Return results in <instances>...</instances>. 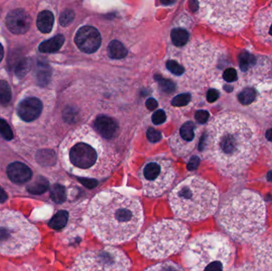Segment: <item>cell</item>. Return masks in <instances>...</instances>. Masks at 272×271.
I'll return each instance as SVG.
<instances>
[{
  "mask_svg": "<svg viewBox=\"0 0 272 271\" xmlns=\"http://www.w3.org/2000/svg\"><path fill=\"white\" fill-rule=\"evenodd\" d=\"M210 157L221 173H242L256 157L259 138L253 123L239 114H223L210 127Z\"/></svg>",
  "mask_w": 272,
  "mask_h": 271,
  "instance_id": "obj_1",
  "label": "cell"
},
{
  "mask_svg": "<svg viewBox=\"0 0 272 271\" xmlns=\"http://www.w3.org/2000/svg\"><path fill=\"white\" fill-rule=\"evenodd\" d=\"M86 218L100 240L118 244L138 234L143 225V209L136 197L114 190L102 191L91 201Z\"/></svg>",
  "mask_w": 272,
  "mask_h": 271,
  "instance_id": "obj_2",
  "label": "cell"
},
{
  "mask_svg": "<svg viewBox=\"0 0 272 271\" xmlns=\"http://www.w3.org/2000/svg\"><path fill=\"white\" fill-rule=\"evenodd\" d=\"M218 222L232 238L249 243L258 238L265 225V203L259 194L244 190L224 201Z\"/></svg>",
  "mask_w": 272,
  "mask_h": 271,
  "instance_id": "obj_3",
  "label": "cell"
},
{
  "mask_svg": "<svg viewBox=\"0 0 272 271\" xmlns=\"http://www.w3.org/2000/svg\"><path fill=\"white\" fill-rule=\"evenodd\" d=\"M219 194L215 186L201 177H190L178 184L170 194V204L178 218L198 221L213 214Z\"/></svg>",
  "mask_w": 272,
  "mask_h": 271,
  "instance_id": "obj_4",
  "label": "cell"
},
{
  "mask_svg": "<svg viewBox=\"0 0 272 271\" xmlns=\"http://www.w3.org/2000/svg\"><path fill=\"white\" fill-rule=\"evenodd\" d=\"M230 241L220 233L200 235L187 244L183 253L190 271H224L233 258Z\"/></svg>",
  "mask_w": 272,
  "mask_h": 271,
  "instance_id": "obj_5",
  "label": "cell"
},
{
  "mask_svg": "<svg viewBox=\"0 0 272 271\" xmlns=\"http://www.w3.org/2000/svg\"><path fill=\"white\" fill-rule=\"evenodd\" d=\"M189 235V228L184 223L175 220H163L141 235L138 248L147 258L162 259L179 252Z\"/></svg>",
  "mask_w": 272,
  "mask_h": 271,
  "instance_id": "obj_6",
  "label": "cell"
},
{
  "mask_svg": "<svg viewBox=\"0 0 272 271\" xmlns=\"http://www.w3.org/2000/svg\"><path fill=\"white\" fill-rule=\"evenodd\" d=\"M40 233L19 212L0 210V254L20 256L39 243Z\"/></svg>",
  "mask_w": 272,
  "mask_h": 271,
  "instance_id": "obj_7",
  "label": "cell"
},
{
  "mask_svg": "<svg viewBox=\"0 0 272 271\" xmlns=\"http://www.w3.org/2000/svg\"><path fill=\"white\" fill-rule=\"evenodd\" d=\"M209 18L221 31L237 32L247 24L255 2L253 1L209 2Z\"/></svg>",
  "mask_w": 272,
  "mask_h": 271,
  "instance_id": "obj_8",
  "label": "cell"
},
{
  "mask_svg": "<svg viewBox=\"0 0 272 271\" xmlns=\"http://www.w3.org/2000/svg\"><path fill=\"white\" fill-rule=\"evenodd\" d=\"M131 261L116 247H106L81 254L70 271H129Z\"/></svg>",
  "mask_w": 272,
  "mask_h": 271,
  "instance_id": "obj_9",
  "label": "cell"
},
{
  "mask_svg": "<svg viewBox=\"0 0 272 271\" xmlns=\"http://www.w3.org/2000/svg\"><path fill=\"white\" fill-rule=\"evenodd\" d=\"M174 177V171L168 162L147 163L141 176L144 194L152 197L161 196L170 187Z\"/></svg>",
  "mask_w": 272,
  "mask_h": 271,
  "instance_id": "obj_10",
  "label": "cell"
},
{
  "mask_svg": "<svg viewBox=\"0 0 272 271\" xmlns=\"http://www.w3.org/2000/svg\"><path fill=\"white\" fill-rule=\"evenodd\" d=\"M69 162L74 168L81 170H88L97 162V152L92 146L85 142L75 144L68 153Z\"/></svg>",
  "mask_w": 272,
  "mask_h": 271,
  "instance_id": "obj_11",
  "label": "cell"
},
{
  "mask_svg": "<svg viewBox=\"0 0 272 271\" xmlns=\"http://www.w3.org/2000/svg\"><path fill=\"white\" fill-rule=\"evenodd\" d=\"M74 41L82 52L92 53L96 52L101 46V34L93 26H82L76 34Z\"/></svg>",
  "mask_w": 272,
  "mask_h": 271,
  "instance_id": "obj_12",
  "label": "cell"
},
{
  "mask_svg": "<svg viewBox=\"0 0 272 271\" xmlns=\"http://www.w3.org/2000/svg\"><path fill=\"white\" fill-rule=\"evenodd\" d=\"M255 32L263 43H272V2L259 11L255 20Z\"/></svg>",
  "mask_w": 272,
  "mask_h": 271,
  "instance_id": "obj_13",
  "label": "cell"
},
{
  "mask_svg": "<svg viewBox=\"0 0 272 271\" xmlns=\"http://www.w3.org/2000/svg\"><path fill=\"white\" fill-rule=\"evenodd\" d=\"M31 17L23 9L11 11L6 17V25L11 33L23 34L27 33L31 26Z\"/></svg>",
  "mask_w": 272,
  "mask_h": 271,
  "instance_id": "obj_14",
  "label": "cell"
},
{
  "mask_svg": "<svg viewBox=\"0 0 272 271\" xmlns=\"http://www.w3.org/2000/svg\"><path fill=\"white\" fill-rule=\"evenodd\" d=\"M42 103L36 97H28L20 102L18 114L20 118L26 122L35 120L42 113Z\"/></svg>",
  "mask_w": 272,
  "mask_h": 271,
  "instance_id": "obj_15",
  "label": "cell"
},
{
  "mask_svg": "<svg viewBox=\"0 0 272 271\" xmlns=\"http://www.w3.org/2000/svg\"><path fill=\"white\" fill-rule=\"evenodd\" d=\"M7 173L11 182L16 184L29 182L33 174L30 167L18 162H13L7 166Z\"/></svg>",
  "mask_w": 272,
  "mask_h": 271,
  "instance_id": "obj_16",
  "label": "cell"
},
{
  "mask_svg": "<svg viewBox=\"0 0 272 271\" xmlns=\"http://www.w3.org/2000/svg\"><path fill=\"white\" fill-rule=\"evenodd\" d=\"M94 127L98 133L105 138H112L117 129L116 122L112 118L106 116H98L95 120Z\"/></svg>",
  "mask_w": 272,
  "mask_h": 271,
  "instance_id": "obj_17",
  "label": "cell"
},
{
  "mask_svg": "<svg viewBox=\"0 0 272 271\" xmlns=\"http://www.w3.org/2000/svg\"><path fill=\"white\" fill-rule=\"evenodd\" d=\"M255 261L263 264L272 265V242H263L257 246L255 250Z\"/></svg>",
  "mask_w": 272,
  "mask_h": 271,
  "instance_id": "obj_18",
  "label": "cell"
},
{
  "mask_svg": "<svg viewBox=\"0 0 272 271\" xmlns=\"http://www.w3.org/2000/svg\"><path fill=\"white\" fill-rule=\"evenodd\" d=\"M54 23V16L50 11H43L38 14L37 26L42 33L48 34L52 31Z\"/></svg>",
  "mask_w": 272,
  "mask_h": 271,
  "instance_id": "obj_19",
  "label": "cell"
},
{
  "mask_svg": "<svg viewBox=\"0 0 272 271\" xmlns=\"http://www.w3.org/2000/svg\"><path fill=\"white\" fill-rule=\"evenodd\" d=\"M65 42L63 35H57L51 39L45 41L40 44L38 50L41 52H55L62 48Z\"/></svg>",
  "mask_w": 272,
  "mask_h": 271,
  "instance_id": "obj_20",
  "label": "cell"
},
{
  "mask_svg": "<svg viewBox=\"0 0 272 271\" xmlns=\"http://www.w3.org/2000/svg\"><path fill=\"white\" fill-rule=\"evenodd\" d=\"M108 54L112 59H123L127 55V49L117 40H113L108 46Z\"/></svg>",
  "mask_w": 272,
  "mask_h": 271,
  "instance_id": "obj_21",
  "label": "cell"
},
{
  "mask_svg": "<svg viewBox=\"0 0 272 271\" xmlns=\"http://www.w3.org/2000/svg\"><path fill=\"white\" fill-rule=\"evenodd\" d=\"M50 184L48 180L43 177H37L32 183L27 186V191L33 195H41L48 189Z\"/></svg>",
  "mask_w": 272,
  "mask_h": 271,
  "instance_id": "obj_22",
  "label": "cell"
},
{
  "mask_svg": "<svg viewBox=\"0 0 272 271\" xmlns=\"http://www.w3.org/2000/svg\"><path fill=\"white\" fill-rule=\"evenodd\" d=\"M258 92L254 87H248L241 90L238 95V100L244 106L252 104L258 98Z\"/></svg>",
  "mask_w": 272,
  "mask_h": 271,
  "instance_id": "obj_23",
  "label": "cell"
},
{
  "mask_svg": "<svg viewBox=\"0 0 272 271\" xmlns=\"http://www.w3.org/2000/svg\"><path fill=\"white\" fill-rule=\"evenodd\" d=\"M256 63V58L250 52H243L239 56V68L243 72H248L249 70L253 69Z\"/></svg>",
  "mask_w": 272,
  "mask_h": 271,
  "instance_id": "obj_24",
  "label": "cell"
},
{
  "mask_svg": "<svg viewBox=\"0 0 272 271\" xmlns=\"http://www.w3.org/2000/svg\"><path fill=\"white\" fill-rule=\"evenodd\" d=\"M68 213L65 210H61L57 212L51 219L49 225L54 230H61L66 225L68 222Z\"/></svg>",
  "mask_w": 272,
  "mask_h": 271,
  "instance_id": "obj_25",
  "label": "cell"
},
{
  "mask_svg": "<svg viewBox=\"0 0 272 271\" xmlns=\"http://www.w3.org/2000/svg\"><path fill=\"white\" fill-rule=\"evenodd\" d=\"M172 42L176 46H183L187 43L189 40V33L182 28L173 29L171 31Z\"/></svg>",
  "mask_w": 272,
  "mask_h": 271,
  "instance_id": "obj_26",
  "label": "cell"
},
{
  "mask_svg": "<svg viewBox=\"0 0 272 271\" xmlns=\"http://www.w3.org/2000/svg\"><path fill=\"white\" fill-rule=\"evenodd\" d=\"M37 161L42 166H53L56 162V155L53 151L42 150L37 153Z\"/></svg>",
  "mask_w": 272,
  "mask_h": 271,
  "instance_id": "obj_27",
  "label": "cell"
},
{
  "mask_svg": "<svg viewBox=\"0 0 272 271\" xmlns=\"http://www.w3.org/2000/svg\"><path fill=\"white\" fill-rule=\"evenodd\" d=\"M51 198L55 203H62L66 200V188L62 185L55 184L51 189Z\"/></svg>",
  "mask_w": 272,
  "mask_h": 271,
  "instance_id": "obj_28",
  "label": "cell"
},
{
  "mask_svg": "<svg viewBox=\"0 0 272 271\" xmlns=\"http://www.w3.org/2000/svg\"><path fill=\"white\" fill-rule=\"evenodd\" d=\"M231 271H272V265L255 262V264L246 263L241 267L233 268Z\"/></svg>",
  "mask_w": 272,
  "mask_h": 271,
  "instance_id": "obj_29",
  "label": "cell"
},
{
  "mask_svg": "<svg viewBox=\"0 0 272 271\" xmlns=\"http://www.w3.org/2000/svg\"><path fill=\"white\" fill-rule=\"evenodd\" d=\"M11 100V89L6 81H0V104L7 105Z\"/></svg>",
  "mask_w": 272,
  "mask_h": 271,
  "instance_id": "obj_30",
  "label": "cell"
},
{
  "mask_svg": "<svg viewBox=\"0 0 272 271\" xmlns=\"http://www.w3.org/2000/svg\"><path fill=\"white\" fill-rule=\"evenodd\" d=\"M145 271H184L179 266L172 262H165L150 267Z\"/></svg>",
  "mask_w": 272,
  "mask_h": 271,
  "instance_id": "obj_31",
  "label": "cell"
},
{
  "mask_svg": "<svg viewBox=\"0 0 272 271\" xmlns=\"http://www.w3.org/2000/svg\"><path fill=\"white\" fill-rule=\"evenodd\" d=\"M31 68V60L28 57L23 58L17 65L16 68V74L18 78L22 79L30 72Z\"/></svg>",
  "mask_w": 272,
  "mask_h": 271,
  "instance_id": "obj_32",
  "label": "cell"
},
{
  "mask_svg": "<svg viewBox=\"0 0 272 271\" xmlns=\"http://www.w3.org/2000/svg\"><path fill=\"white\" fill-rule=\"evenodd\" d=\"M180 135L182 139L191 142L194 138V124L192 122H187L182 125L180 129Z\"/></svg>",
  "mask_w": 272,
  "mask_h": 271,
  "instance_id": "obj_33",
  "label": "cell"
},
{
  "mask_svg": "<svg viewBox=\"0 0 272 271\" xmlns=\"http://www.w3.org/2000/svg\"><path fill=\"white\" fill-rule=\"evenodd\" d=\"M154 79L164 92H169L170 93V92H173L175 90V85L171 81L163 78V77L158 76V75L154 76Z\"/></svg>",
  "mask_w": 272,
  "mask_h": 271,
  "instance_id": "obj_34",
  "label": "cell"
},
{
  "mask_svg": "<svg viewBox=\"0 0 272 271\" xmlns=\"http://www.w3.org/2000/svg\"><path fill=\"white\" fill-rule=\"evenodd\" d=\"M0 134L7 141L12 139L14 137L9 124L2 119H0Z\"/></svg>",
  "mask_w": 272,
  "mask_h": 271,
  "instance_id": "obj_35",
  "label": "cell"
},
{
  "mask_svg": "<svg viewBox=\"0 0 272 271\" xmlns=\"http://www.w3.org/2000/svg\"><path fill=\"white\" fill-rule=\"evenodd\" d=\"M74 19V12L70 9H66L60 16V24L62 26H67Z\"/></svg>",
  "mask_w": 272,
  "mask_h": 271,
  "instance_id": "obj_36",
  "label": "cell"
},
{
  "mask_svg": "<svg viewBox=\"0 0 272 271\" xmlns=\"http://www.w3.org/2000/svg\"><path fill=\"white\" fill-rule=\"evenodd\" d=\"M167 68H168L170 72H171L173 74L176 76H181L185 72V69L181 65L177 62V61H173V60H170L167 62Z\"/></svg>",
  "mask_w": 272,
  "mask_h": 271,
  "instance_id": "obj_37",
  "label": "cell"
},
{
  "mask_svg": "<svg viewBox=\"0 0 272 271\" xmlns=\"http://www.w3.org/2000/svg\"><path fill=\"white\" fill-rule=\"evenodd\" d=\"M191 96L189 94H180L172 100V105L174 107H183L190 102Z\"/></svg>",
  "mask_w": 272,
  "mask_h": 271,
  "instance_id": "obj_38",
  "label": "cell"
},
{
  "mask_svg": "<svg viewBox=\"0 0 272 271\" xmlns=\"http://www.w3.org/2000/svg\"><path fill=\"white\" fill-rule=\"evenodd\" d=\"M238 74L235 68H228L223 72V79L228 83H234L237 81Z\"/></svg>",
  "mask_w": 272,
  "mask_h": 271,
  "instance_id": "obj_39",
  "label": "cell"
},
{
  "mask_svg": "<svg viewBox=\"0 0 272 271\" xmlns=\"http://www.w3.org/2000/svg\"><path fill=\"white\" fill-rule=\"evenodd\" d=\"M152 122L155 125H160L167 119V115L163 110L156 111L152 116Z\"/></svg>",
  "mask_w": 272,
  "mask_h": 271,
  "instance_id": "obj_40",
  "label": "cell"
},
{
  "mask_svg": "<svg viewBox=\"0 0 272 271\" xmlns=\"http://www.w3.org/2000/svg\"><path fill=\"white\" fill-rule=\"evenodd\" d=\"M147 137L150 142H157L162 138V134L154 128H149L147 132Z\"/></svg>",
  "mask_w": 272,
  "mask_h": 271,
  "instance_id": "obj_41",
  "label": "cell"
},
{
  "mask_svg": "<svg viewBox=\"0 0 272 271\" xmlns=\"http://www.w3.org/2000/svg\"><path fill=\"white\" fill-rule=\"evenodd\" d=\"M209 113L207 111L204 110H199L198 112H196L195 119L196 120L198 121L200 123L204 124L207 121L209 120Z\"/></svg>",
  "mask_w": 272,
  "mask_h": 271,
  "instance_id": "obj_42",
  "label": "cell"
},
{
  "mask_svg": "<svg viewBox=\"0 0 272 271\" xmlns=\"http://www.w3.org/2000/svg\"><path fill=\"white\" fill-rule=\"evenodd\" d=\"M220 92L217 89H209L207 92V101L209 103H214L219 98Z\"/></svg>",
  "mask_w": 272,
  "mask_h": 271,
  "instance_id": "obj_43",
  "label": "cell"
},
{
  "mask_svg": "<svg viewBox=\"0 0 272 271\" xmlns=\"http://www.w3.org/2000/svg\"><path fill=\"white\" fill-rule=\"evenodd\" d=\"M200 164V158L198 156H193L191 157L189 162H188L187 165V169L188 170L193 171L195 170L196 169L198 168Z\"/></svg>",
  "mask_w": 272,
  "mask_h": 271,
  "instance_id": "obj_44",
  "label": "cell"
},
{
  "mask_svg": "<svg viewBox=\"0 0 272 271\" xmlns=\"http://www.w3.org/2000/svg\"><path fill=\"white\" fill-rule=\"evenodd\" d=\"M40 70H41V72L37 75V76H38V77H37L38 81H39V82H41V83H47L49 81V78H50V72H49V69H47V68L44 67V68H42V69Z\"/></svg>",
  "mask_w": 272,
  "mask_h": 271,
  "instance_id": "obj_45",
  "label": "cell"
},
{
  "mask_svg": "<svg viewBox=\"0 0 272 271\" xmlns=\"http://www.w3.org/2000/svg\"><path fill=\"white\" fill-rule=\"evenodd\" d=\"M79 181L82 182V185L88 188H95L98 185L97 180L92 178H79Z\"/></svg>",
  "mask_w": 272,
  "mask_h": 271,
  "instance_id": "obj_46",
  "label": "cell"
},
{
  "mask_svg": "<svg viewBox=\"0 0 272 271\" xmlns=\"http://www.w3.org/2000/svg\"><path fill=\"white\" fill-rule=\"evenodd\" d=\"M146 106H147L148 109L153 111V110H155L158 107V102L154 99L149 98L147 100V102H146Z\"/></svg>",
  "mask_w": 272,
  "mask_h": 271,
  "instance_id": "obj_47",
  "label": "cell"
},
{
  "mask_svg": "<svg viewBox=\"0 0 272 271\" xmlns=\"http://www.w3.org/2000/svg\"><path fill=\"white\" fill-rule=\"evenodd\" d=\"M7 198H8V196H7V192L0 186V203H4Z\"/></svg>",
  "mask_w": 272,
  "mask_h": 271,
  "instance_id": "obj_48",
  "label": "cell"
},
{
  "mask_svg": "<svg viewBox=\"0 0 272 271\" xmlns=\"http://www.w3.org/2000/svg\"><path fill=\"white\" fill-rule=\"evenodd\" d=\"M266 138L268 141L272 142V128H270V129H268V131H266Z\"/></svg>",
  "mask_w": 272,
  "mask_h": 271,
  "instance_id": "obj_49",
  "label": "cell"
},
{
  "mask_svg": "<svg viewBox=\"0 0 272 271\" xmlns=\"http://www.w3.org/2000/svg\"><path fill=\"white\" fill-rule=\"evenodd\" d=\"M3 55H4V51H3V47H2V45L0 43V62L2 61V58H3Z\"/></svg>",
  "mask_w": 272,
  "mask_h": 271,
  "instance_id": "obj_50",
  "label": "cell"
},
{
  "mask_svg": "<svg viewBox=\"0 0 272 271\" xmlns=\"http://www.w3.org/2000/svg\"><path fill=\"white\" fill-rule=\"evenodd\" d=\"M268 177L269 181H272V172H270V173H268Z\"/></svg>",
  "mask_w": 272,
  "mask_h": 271,
  "instance_id": "obj_51",
  "label": "cell"
},
{
  "mask_svg": "<svg viewBox=\"0 0 272 271\" xmlns=\"http://www.w3.org/2000/svg\"><path fill=\"white\" fill-rule=\"evenodd\" d=\"M163 4L165 5H168V4H171V3H173V1H171V2H169V1H168V2H163Z\"/></svg>",
  "mask_w": 272,
  "mask_h": 271,
  "instance_id": "obj_52",
  "label": "cell"
}]
</instances>
